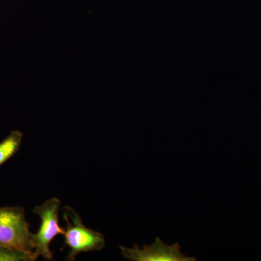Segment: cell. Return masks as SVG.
Instances as JSON below:
<instances>
[{"instance_id":"6da1fadb","label":"cell","mask_w":261,"mask_h":261,"mask_svg":"<svg viewBox=\"0 0 261 261\" xmlns=\"http://www.w3.org/2000/svg\"><path fill=\"white\" fill-rule=\"evenodd\" d=\"M32 235L23 207H0V245L38 258L33 248Z\"/></svg>"},{"instance_id":"7a4b0ae2","label":"cell","mask_w":261,"mask_h":261,"mask_svg":"<svg viewBox=\"0 0 261 261\" xmlns=\"http://www.w3.org/2000/svg\"><path fill=\"white\" fill-rule=\"evenodd\" d=\"M63 218L66 223V228L61 250L66 247L70 248L67 260H75V257L81 252L97 251L106 246L102 233L84 226L80 216L72 207L65 206Z\"/></svg>"},{"instance_id":"3957f363","label":"cell","mask_w":261,"mask_h":261,"mask_svg":"<svg viewBox=\"0 0 261 261\" xmlns=\"http://www.w3.org/2000/svg\"><path fill=\"white\" fill-rule=\"evenodd\" d=\"M61 205V200L53 197L33 210V213L42 220L39 231L32 235L33 248L38 257L41 255L47 260H53V252L49 249L51 241L58 235L65 234V228L59 225Z\"/></svg>"},{"instance_id":"277c9868","label":"cell","mask_w":261,"mask_h":261,"mask_svg":"<svg viewBox=\"0 0 261 261\" xmlns=\"http://www.w3.org/2000/svg\"><path fill=\"white\" fill-rule=\"evenodd\" d=\"M124 258L135 261H196L194 257H188L181 252L179 244L166 245L159 238L150 246L144 245L142 249L137 245L133 248L120 246Z\"/></svg>"},{"instance_id":"5b68a950","label":"cell","mask_w":261,"mask_h":261,"mask_svg":"<svg viewBox=\"0 0 261 261\" xmlns=\"http://www.w3.org/2000/svg\"><path fill=\"white\" fill-rule=\"evenodd\" d=\"M23 135L20 130H13L0 142V166L15 155L20 149Z\"/></svg>"},{"instance_id":"8992f818","label":"cell","mask_w":261,"mask_h":261,"mask_svg":"<svg viewBox=\"0 0 261 261\" xmlns=\"http://www.w3.org/2000/svg\"><path fill=\"white\" fill-rule=\"evenodd\" d=\"M37 257L0 245V261H34Z\"/></svg>"}]
</instances>
